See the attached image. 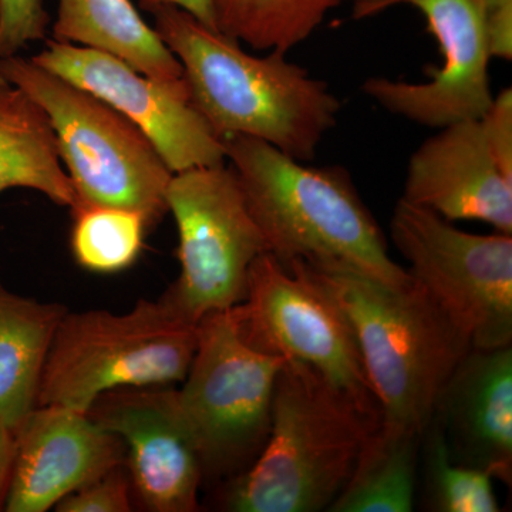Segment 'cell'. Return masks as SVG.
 Segmentation results:
<instances>
[{
	"label": "cell",
	"instance_id": "15",
	"mask_svg": "<svg viewBox=\"0 0 512 512\" xmlns=\"http://www.w3.org/2000/svg\"><path fill=\"white\" fill-rule=\"evenodd\" d=\"M439 130L410 158L403 200L450 222H485L512 235V178L491 153L481 120Z\"/></svg>",
	"mask_w": 512,
	"mask_h": 512
},
{
	"label": "cell",
	"instance_id": "4",
	"mask_svg": "<svg viewBox=\"0 0 512 512\" xmlns=\"http://www.w3.org/2000/svg\"><path fill=\"white\" fill-rule=\"evenodd\" d=\"M284 266L305 272L345 315L382 421L423 433L448 377L473 349L466 333L416 282L394 288L349 272Z\"/></svg>",
	"mask_w": 512,
	"mask_h": 512
},
{
	"label": "cell",
	"instance_id": "29",
	"mask_svg": "<svg viewBox=\"0 0 512 512\" xmlns=\"http://www.w3.org/2000/svg\"><path fill=\"white\" fill-rule=\"evenodd\" d=\"M15 451V434L0 420V511H5L8 500Z\"/></svg>",
	"mask_w": 512,
	"mask_h": 512
},
{
	"label": "cell",
	"instance_id": "23",
	"mask_svg": "<svg viewBox=\"0 0 512 512\" xmlns=\"http://www.w3.org/2000/svg\"><path fill=\"white\" fill-rule=\"evenodd\" d=\"M424 501L429 511L498 512L493 480L484 471L453 461L440 424L431 417L421 440Z\"/></svg>",
	"mask_w": 512,
	"mask_h": 512
},
{
	"label": "cell",
	"instance_id": "21",
	"mask_svg": "<svg viewBox=\"0 0 512 512\" xmlns=\"http://www.w3.org/2000/svg\"><path fill=\"white\" fill-rule=\"evenodd\" d=\"M346 0H212L218 32L255 50L289 52Z\"/></svg>",
	"mask_w": 512,
	"mask_h": 512
},
{
	"label": "cell",
	"instance_id": "30",
	"mask_svg": "<svg viewBox=\"0 0 512 512\" xmlns=\"http://www.w3.org/2000/svg\"><path fill=\"white\" fill-rule=\"evenodd\" d=\"M353 5V18L365 19L389 9L392 0H350Z\"/></svg>",
	"mask_w": 512,
	"mask_h": 512
},
{
	"label": "cell",
	"instance_id": "9",
	"mask_svg": "<svg viewBox=\"0 0 512 512\" xmlns=\"http://www.w3.org/2000/svg\"><path fill=\"white\" fill-rule=\"evenodd\" d=\"M390 237L413 282L460 326L473 349L512 346V235L470 234L400 198Z\"/></svg>",
	"mask_w": 512,
	"mask_h": 512
},
{
	"label": "cell",
	"instance_id": "7",
	"mask_svg": "<svg viewBox=\"0 0 512 512\" xmlns=\"http://www.w3.org/2000/svg\"><path fill=\"white\" fill-rule=\"evenodd\" d=\"M197 349L178 406L200 456L204 485L241 476L264 450L285 362L252 348L232 309L198 322Z\"/></svg>",
	"mask_w": 512,
	"mask_h": 512
},
{
	"label": "cell",
	"instance_id": "2",
	"mask_svg": "<svg viewBox=\"0 0 512 512\" xmlns=\"http://www.w3.org/2000/svg\"><path fill=\"white\" fill-rule=\"evenodd\" d=\"M154 30L183 67L195 109L221 138H258L311 163L342 103L286 53L254 56L183 9L154 10Z\"/></svg>",
	"mask_w": 512,
	"mask_h": 512
},
{
	"label": "cell",
	"instance_id": "26",
	"mask_svg": "<svg viewBox=\"0 0 512 512\" xmlns=\"http://www.w3.org/2000/svg\"><path fill=\"white\" fill-rule=\"evenodd\" d=\"M488 147L501 170L512 178V89L494 96L490 109L481 117Z\"/></svg>",
	"mask_w": 512,
	"mask_h": 512
},
{
	"label": "cell",
	"instance_id": "16",
	"mask_svg": "<svg viewBox=\"0 0 512 512\" xmlns=\"http://www.w3.org/2000/svg\"><path fill=\"white\" fill-rule=\"evenodd\" d=\"M453 461L512 484V346L471 349L437 397Z\"/></svg>",
	"mask_w": 512,
	"mask_h": 512
},
{
	"label": "cell",
	"instance_id": "27",
	"mask_svg": "<svg viewBox=\"0 0 512 512\" xmlns=\"http://www.w3.org/2000/svg\"><path fill=\"white\" fill-rule=\"evenodd\" d=\"M485 28L491 57L512 60V0H484Z\"/></svg>",
	"mask_w": 512,
	"mask_h": 512
},
{
	"label": "cell",
	"instance_id": "6",
	"mask_svg": "<svg viewBox=\"0 0 512 512\" xmlns=\"http://www.w3.org/2000/svg\"><path fill=\"white\" fill-rule=\"evenodd\" d=\"M198 325L164 299H140L130 312H66L50 346L37 406L87 413L123 387L181 383L197 349Z\"/></svg>",
	"mask_w": 512,
	"mask_h": 512
},
{
	"label": "cell",
	"instance_id": "5",
	"mask_svg": "<svg viewBox=\"0 0 512 512\" xmlns=\"http://www.w3.org/2000/svg\"><path fill=\"white\" fill-rule=\"evenodd\" d=\"M0 76L28 93L49 117L77 207L136 211L148 228L163 220L173 173L143 131L103 100L32 59H0Z\"/></svg>",
	"mask_w": 512,
	"mask_h": 512
},
{
	"label": "cell",
	"instance_id": "18",
	"mask_svg": "<svg viewBox=\"0 0 512 512\" xmlns=\"http://www.w3.org/2000/svg\"><path fill=\"white\" fill-rule=\"evenodd\" d=\"M66 312L62 303L25 298L0 281V420L13 434L37 407L43 367Z\"/></svg>",
	"mask_w": 512,
	"mask_h": 512
},
{
	"label": "cell",
	"instance_id": "19",
	"mask_svg": "<svg viewBox=\"0 0 512 512\" xmlns=\"http://www.w3.org/2000/svg\"><path fill=\"white\" fill-rule=\"evenodd\" d=\"M12 188L40 192L70 211L77 207L49 117L28 93L0 76V194Z\"/></svg>",
	"mask_w": 512,
	"mask_h": 512
},
{
	"label": "cell",
	"instance_id": "10",
	"mask_svg": "<svg viewBox=\"0 0 512 512\" xmlns=\"http://www.w3.org/2000/svg\"><path fill=\"white\" fill-rule=\"evenodd\" d=\"M232 311L252 348L309 367L380 412L348 320L301 269L264 252L249 272L247 298Z\"/></svg>",
	"mask_w": 512,
	"mask_h": 512
},
{
	"label": "cell",
	"instance_id": "3",
	"mask_svg": "<svg viewBox=\"0 0 512 512\" xmlns=\"http://www.w3.org/2000/svg\"><path fill=\"white\" fill-rule=\"evenodd\" d=\"M382 414L296 363L276 379L271 431L241 476L217 487L231 512L328 511L342 493Z\"/></svg>",
	"mask_w": 512,
	"mask_h": 512
},
{
	"label": "cell",
	"instance_id": "17",
	"mask_svg": "<svg viewBox=\"0 0 512 512\" xmlns=\"http://www.w3.org/2000/svg\"><path fill=\"white\" fill-rule=\"evenodd\" d=\"M52 35L57 42L109 53L158 82L188 89L180 62L131 0H57Z\"/></svg>",
	"mask_w": 512,
	"mask_h": 512
},
{
	"label": "cell",
	"instance_id": "8",
	"mask_svg": "<svg viewBox=\"0 0 512 512\" xmlns=\"http://www.w3.org/2000/svg\"><path fill=\"white\" fill-rule=\"evenodd\" d=\"M167 205L177 224L181 272L161 299L192 325L241 305L252 265L268 251L231 165L173 174Z\"/></svg>",
	"mask_w": 512,
	"mask_h": 512
},
{
	"label": "cell",
	"instance_id": "24",
	"mask_svg": "<svg viewBox=\"0 0 512 512\" xmlns=\"http://www.w3.org/2000/svg\"><path fill=\"white\" fill-rule=\"evenodd\" d=\"M50 22L43 0H0V59L45 40Z\"/></svg>",
	"mask_w": 512,
	"mask_h": 512
},
{
	"label": "cell",
	"instance_id": "22",
	"mask_svg": "<svg viewBox=\"0 0 512 512\" xmlns=\"http://www.w3.org/2000/svg\"><path fill=\"white\" fill-rule=\"evenodd\" d=\"M70 245L87 271L113 274L136 262L148 228L143 215L124 208L80 205L72 211Z\"/></svg>",
	"mask_w": 512,
	"mask_h": 512
},
{
	"label": "cell",
	"instance_id": "11",
	"mask_svg": "<svg viewBox=\"0 0 512 512\" xmlns=\"http://www.w3.org/2000/svg\"><path fill=\"white\" fill-rule=\"evenodd\" d=\"M32 60L119 111L171 173L227 163L224 141L195 109L190 90L158 82L109 53L55 39Z\"/></svg>",
	"mask_w": 512,
	"mask_h": 512
},
{
	"label": "cell",
	"instance_id": "14",
	"mask_svg": "<svg viewBox=\"0 0 512 512\" xmlns=\"http://www.w3.org/2000/svg\"><path fill=\"white\" fill-rule=\"evenodd\" d=\"M16 451L5 511L45 512L126 461L117 434L89 414L37 406L16 430Z\"/></svg>",
	"mask_w": 512,
	"mask_h": 512
},
{
	"label": "cell",
	"instance_id": "25",
	"mask_svg": "<svg viewBox=\"0 0 512 512\" xmlns=\"http://www.w3.org/2000/svg\"><path fill=\"white\" fill-rule=\"evenodd\" d=\"M133 487L124 464L99 480L84 485L56 504L57 512H128L133 510Z\"/></svg>",
	"mask_w": 512,
	"mask_h": 512
},
{
	"label": "cell",
	"instance_id": "20",
	"mask_svg": "<svg viewBox=\"0 0 512 512\" xmlns=\"http://www.w3.org/2000/svg\"><path fill=\"white\" fill-rule=\"evenodd\" d=\"M423 433L380 421L328 512L413 511Z\"/></svg>",
	"mask_w": 512,
	"mask_h": 512
},
{
	"label": "cell",
	"instance_id": "28",
	"mask_svg": "<svg viewBox=\"0 0 512 512\" xmlns=\"http://www.w3.org/2000/svg\"><path fill=\"white\" fill-rule=\"evenodd\" d=\"M141 8L147 12L153 13L154 10L164 8V6H174V8L183 9L190 13L195 19L200 20L208 28L217 30L215 26L214 8L212 0H138Z\"/></svg>",
	"mask_w": 512,
	"mask_h": 512
},
{
	"label": "cell",
	"instance_id": "1",
	"mask_svg": "<svg viewBox=\"0 0 512 512\" xmlns=\"http://www.w3.org/2000/svg\"><path fill=\"white\" fill-rule=\"evenodd\" d=\"M222 141L266 251L279 264L349 272L394 288L413 284L348 171L313 167L258 138Z\"/></svg>",
	"mask_w": 512,
	"mask_h": 512
},
{
	"label": "cell",
	"instance_id": "12",
	"mask_svg": "<svg viewBox=\"0 0 512 512\" xmlns=\"http://www.w3.org/2000/svg\"><path fill=\"white\" fill-rule=\"evenodd\" d=\"M396 5L420 10L439 43L443 64L427 70L429 82L372 77L363 83V92L389 113L421 126L443 128L481 119L494 100L484 0H392L389 8Z\"/></svg>",
	"mask_w": 512,
	"mask_h": 512
},
{
	"label": "cell",
	"instance_id": "13",
	"mask_svg": "<svg viewBox=\"0 0 512 512\" xmlns=\"http://www.w3.org/2000/svg\"><path fill=\"white\" fill-rule=\"evenodd\" d=\"M90 419L117 434L134 498L148 511L200 510L204 474L173 386L123 387L94 400Z\"/></svg>",
	"mask_w": 512,
	"mask_h": 512
}]
</instances>
